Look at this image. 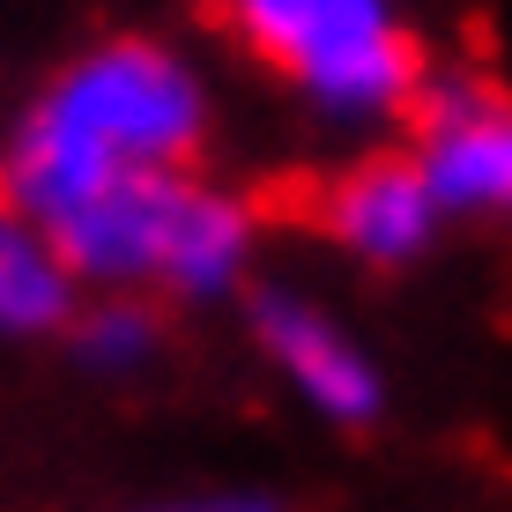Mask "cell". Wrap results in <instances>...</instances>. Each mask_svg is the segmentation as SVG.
<instances>
[{"label":"cell","mask_w":512,"mask_h":512,"mask_svg":"<svg viewBox=\"0 0 512 512\" xmlns=\"http://www.w3.org/2000/svg\"><path fill=\"white\" fill-rule=\"evenodd\" d=\"M238 38L342 112H394L416 97V45L386 0H231Z\"/></svg>","instance_id":"7a4b0ae2"},{"label":"cell","mask_w":512,"mask_h":512,"mask_svg":"<svg viewBox=\"0 0 512 512\" xmlns=\"http://www.w3.org/2000/svg\"><path fill=\"white\" fill-rule=\"evenodd\" d=\"M156 512H275L260 498H193V505H156Z\"/></svg>","instance_id":"9c48e42d"},{"label":"cell","mask_w":512,"mask_h":512,"mask_svg":"<svg viewBox=\"0 0 512 512\" xmlns=\"http://www.w3.org/2000/svg\"><path fill=\"white\" fill-rule=\"evenodd\" d=\"M201 141V90L171 52L156 45H104L38 97L23 119L0 201L23 223H60L75 201L127 171H179Z\"/></svg>","instance_id":"6da1fadb"},{"label":"cell","mask_w":512,"mask_h":512,"mask_svg":"<svg viewBox=\"0 0 512 512\" xmlns=\"http://www.w3.org/2000/svg\"><path fill=\"white\" fill-rule=\"evenodd\" d=\"M423 179L438 208H512V112L453 90L423 104Z\"/></svg>","instance_id":"5b68a950"},{"label":"cell","mask_w":512,"mask_h":512,"mask_svg":"<svg viewBox=\"0 0 512 512\" xmlns=\"http://www.w3.org/2000/svg\"><path fill=\"white\" fill-rule=\"evenodd\" d=\"M438 223V193L416 156H372L320 193V231L364 260H409Z\"/></svg>","instance_id":"277c9868"},{"label":"cell","mask_w":512,"mask_h":512,"mask_svg":"<svg viewBox=\"0 0 512 512\" xmlns=\"http://www.w3.org/2000/svg\"><path fill=\"white\" fill-rule=\"evenodd\" d=\"M149 342H156V320L134 312V305H112V312H97V320L82 327V349H90V357H141Z\"/></svg>","instance_id":"ba28073f"},{"label":"cell","mask_w":512,"mask_h":512,"mask_svg":"<svg viewBox=\"0 0 512 512\" xmlns=\"http://www.w3.org/2000/svg\"><path fill=\"white\" fill-rule=\"evenodd\" d=\"M75 305V275L52 253V238L23 216H0V334L60 327Z\"/></svg>","instance_id":"52a82bcc"},{"label":"cell","mask_w":512,"mask_h":512,"mask_svg":"<svg viewBox=\"0 0 512 512\" xmlns=\"http://www.w3.org/2000/svg\"><path fill=\"white\" fill-rule=\"evenodd\" d=\"M260 342L275 349V364L290 372L297 386H305L312 401H320L327 416H342V423H364L379 409V379H372V364L357 357V349L334 334L312 305H290V297H268L260 305Z\"/></svg>","instance_id":"8992f818"},{"label":"cell","mask_w":512,"mask_h":512,"mask_svg":"<svg viewBox=\"0 0 512 512\" xmlns=\"http://www.w3.org/2000/svg\"><path fill=\"white\" fill-rule=\"evenodd\" d=\"M186 179L179 171H127V179L97 186L90 201H75L60 223H45L52 253L67 260V275L97 282H164L171 231L186 216Z\"/></svg>","instance_id":"3957f363"}]
</instances>
